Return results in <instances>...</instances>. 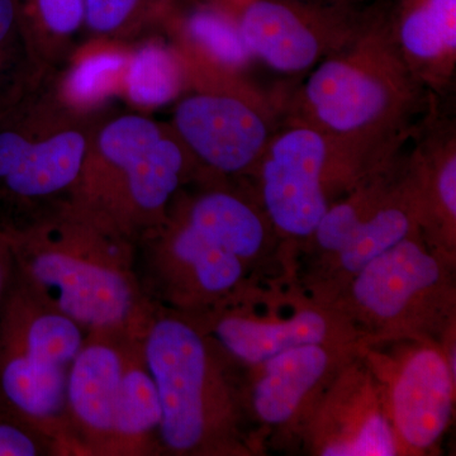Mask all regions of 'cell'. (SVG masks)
I'll list each match as a JSON object with an SVG mask.
<instances>
[{"label": "cell", "mask_w": 456, "mask_h": 456, "mask_svg": "<svg viewBox=\"0 0 456 456\" xmlns=\"http://www.w3.org/2000/svg\"><path fill=\"white\" fill-rule=\"evenodd\" d=\"M218 2L226 5V7L233 8L237 7V5L242 4V3L248 2V0H218Z\"/></svg>", "instance_id": "obj_26"}, {"label": "cell", "mask_w": 456, "mask_h": 456, "mask_svg": "<svg viewBox=\"0 0 456 456\" xmlns=\"http://www.w3.org/2000/svg\"><path fill=\"white\" fill-rule=\"evenodd\" d=\"M360 346L305 345L246 367L248 401L266 452H299L318 402Z\"/></svg>", "instance_id": "obj_14"}, {"label": "cell", "mask_w": 456, "mask_h": 456, "mask_svg": "<svg viewBox=\"0 0 456 456\" xmlns=\"http://www.w3.org/2000/svg\"><path fill=\"white\" fill-rule=\"evenodd\" d=\"M298 454L403 456L362 347L340 369L303 431Z\"/></svg>", "instance_id": "obj_16"}, {"label": "cell", "mask_w": 456, "mask_h": 456, "mask_svg": "<svg viewBox=\"0 0 456 456\" xmlns=\"http://www.w3.org/2000/svg\"><path fill=\"white\" fill-rule=\"evenodd\" d=\"M16 277L86 332L142 336L154 311L137 244L70 197L0 220Z\"/></svg>", "instance_id": "obj_2"}, {"label": "cell", "mask_w": 456, "mask_h": 456, "mask_svg": "<svg viewBox=\"0 0 456 456\" xmlns=\"http://www.w3.org/2000/svg\"><path fill=\"white\" fill-rule=\"evenodd\" d=\"M326 2L336 3V4H344L349 5V7H353L354 3L364 2V0H326Z\"/></svg>", "instance_id": "obj_27"}, {"label": "cell", "mask_w": 456, "mask_h": 456, "mask_svg": "<svg viewBox=\"0 0 456 456\" xmlns=\"http://www.w3.org/2000/svg\"><path fill=\"white\" fill-rule=\"evenodd\" d=\"M53 455L40 435L0 411V456Z\"/></svg>", "instance_id": "obj_24"}, {"label": "cell", "mask_w": 456, "mask_h": 456, "mask_svg": "<svg viewBox=\"0 0 456 456\" xmlns=\"http://www.w3.org/2000/svg\"><path fill=\"white\" fill-rule=\"evenodd\" d=\"M86 332L13 278L0 301V411L53 455L79 456L66 412L69 371Z\"/></svg>", "instance_id": "obj_8"}, {"label": "cell", "mask_w": 456, "mask_h": 456, "mask_svg": "<svg viewBox=\"0 0 456 456\" xmlns=\"http://www.w3.org/2000/svg\"><path fill=\"white\" fill-rule=\"evenodd\" d=\"M419 233H425L424 209L403 149L334 204L294 248L290 289L326 305L371 260Z\"/></svg>", "instance_id": "obj_7"}, {"label": "cell", "mask_w": 456, "mask_h": 456, "mask_svg": "<svg viewBox=\"0 0 456 456\" xmlns=\"http://www.w3.org/2000/svg\"><path fill=\"white\" fill-rule=\"evenodd\" d=\"M362 347L399 338L441 344L456 329V254L408 237L375 257L326 303Z\"/></svg>", "instance_id": "obj_9"}, {"label": "cell", "mask_w": 456, "mask_h": 456, "mask_svg": "<svg viewBox=\"0 0 456 456\" xmlns=\"http://www.w3.org/2000/svg\"><path fill=\"white\" fill-rule=\"evenodd\" d=\"M434 97L399 53L386 13L369 11L355 35L278 102L281 119L386 149L410 142Z\"/></svg>", "instance_id": "obj_4"}, {"label": "cell", "mask_w": 456, "mask_h": 456, "mask_svg": "<svg viewBox=\"0 0 456 456\" xmlns=\"http://www.w3.org/2000/svg\"><path fill=\"white\" fill-rule=\"evenodd\" d=\"M403 456L439 455L455 413L456 378L441 344L421 338L362 347Z\"/></svg>", "instance_id": "obj_12"}, {"label": "cell", "mask_w": 456, "mask_h": 456, "mask_svg": "<svg viewBox=\"0 0 456 456\" xmlns=\"http://www.w3.org/2000/svg\"><path fill=\"white\" fill-rule=\"evenodd\" d=\"M131 335L86 332L71 364L66 412L79 456H108L126 341Z\"/></svg>", "instance_id": "obj_17"}, {"label": "cell", "mask_w": 456, "mask_h": 456, "mask_svg": "<svg viewBox=\"0 0 456 456\" xmlns=\"http://www.w3.org/2000/svg\"><path fill=\"white\" fill-rule=\"evenodd\" d=\"M226 8L255 62L285 75L312 70L349 41L367 16L326 0H248Z\"/></svg>", "instance_id": "obj_13"}, {"label": "cell", "mask_w": 456, "mask_h": 456, "mask_svg": "<svg viewBox=\"0 0 456 456\" xmlns=\"http://www.w3.org/2000/svg\"><path fill=\"white\" fill-rule=\"evenodd\" d=\"M40 77L29 56L17 0H0V107Z\"/></svg>", "instance_id": "obj_23"}, {"label": "cell", "mask_w": 456, "mask_h": 456, "mask_svg": "<svg viewBox=\"0 0 456 456\" xmlns=\"http://www.w3.org/2000/svg\"><path fill=\"white\" fill-rule=\"evenodd\" d=\"M29 56L41 75H59L84 37L86 0H17Z\"/></svg>", "instance_id": "obj_21"}, {"label": "cell", "mask_w": 456, "mask_h": 456, "mask_svg": "<svg viewBox=\"0 0 456 456\" xmlns=\"http://www.w3.org/2000/svg\"><path fill=\"white\" fill-rule=\"evenodd\" d=\"M44 75L0 107V218L71 196L106 110L79 103Z\"/></svg>", "instance_id": "obj_6"}, {"label": "cell", "mask_w": 456, "mask_h": 456, "mask_svg": "<svg viewBox=\"0 0 456 456\" xmlns=\"http://www.w3.org/2000/svg\"><path fill=\"white\" fill-rule=\"evenodd\" d=\"M161 406V455L268 454L248 401L246 365L191 318L156 305L142 335Z\"/></svg>", "instance_id": "obj_3"}, {"label": "cell", "mask_w": 456, "mask_h": 456, "mask_svg": "<svg viewBox=\"0 0 456 456\" xmlns=\"http://www.w3.org/2000/svg\"><path fill=\"white\" fill-rule=\"evenodd\" d=\"M404 147L356 145L281 119L255 171V193L293 253L334 204Z\"/></svg>", "instance_id": "obj_10"}, {"label": "cell", "mask_w": 456, "mask_h": 456, "mask_svg": "<svg viewBox=\"0 0 456 456\" xmlns=\"http://www.w3.org/2000/svg\"><path fill=\"white\" fill-rule=\"evenodd\" d=\"M290 256L253 185L213 175L183 188L163 224L137 241L147 297L191 320L281 298Z\"/></svg>", "instance_id": "obj_1"}, {"label": "cell", "mask_w": 456, "mask_h": 456, "mask_svg": "<svg viewBox=\"0 0 456 456\" xmlns=\"http://www.w3.org/2000/svg\"><path fill=\"white\" fill-rule=\"evenodd\" d=\"M277 95L245 80L197 77L176 99L169 125L202 175L250 183L281 121Z\"/></svg>", "instance_id": "obj_11"}, {"label": "cell", "mask_w": 456, "mask_h": 456, "mask_svg": "<svg viewBox=\"0 0 456 456\" xmlns=\"http://www.w3.org/2000/svg\"><path fill=\"white\" fill-rule=\"evenodd\" d=\"M13 260H12L11 250L7 239H5L3 228L0 226V301L7 292L9 283L13 278Z\"/></svg>", "instance_id": "obj_25"}, {"label": "cell", "mask_w": 456, "mask_h": 456, "mask_svg": "<svg viewBox=\"0 0 456 456\" xmlns=\"http://www.w3.org/2000/svg\"><path fill=\"white\" fill-rule=\"evenodd\" d=\"M191 321L246 367L305 345L362 347L340 314L293 290L257 307L227 308Z\"/></svg>", "instance_id": "obj_15"}, {"label": "cell", "mask_w": 456, "mask_h": 456, "mask_svg": "<svg viewBox=\"0 0 456 456\" xmlns=\"http://www.w3.org/2000/svg\"><path fill=\"white\" fill-rule=\"evenodd\" d=\"M412 140L408 161L424 209L425 235L456 254V130L441 116L439 98L432 99Z\"/></svg>", "instance_id": "obj_18"}, {"label": "cell", "mask_w": 456, "mask_h": 456, "mask_svg": "<svg viewBox=\"0 0 456 456\" xmlns=\"http://www.w3.org/2000/svg\"><path fill=\"white\" fill-rule=\"evenodd\" d=\"M386 17L410 70L440 98L455 77L456 0H395Z\"/></svg>", "instance_id": "obj_19"}, {"label": "cell", "mask_w": 456, "mask_h": 456, "mask_svg": "<svg viewBox=\"0 0 456 456\" xmlns=\"http://www.w3.org/2000/svg\"><path fill=\"white\" fill-rule=\"evenodd\" d=\"M200 174L169 123L107 112L70 198L137 244L163 224L179 191Z\"/></svg>", "instance_id": "obj_5"}, {"label": "cell", "mask_w": 456, "mask_h": 456, "mask_svg": "<svg viewBox=\"0 0 456 456\" xmlns=\"http://www.w3.org/2000/svg\"><path fill=\"white\" fill-rule=\"evenodd\" d=\"M160 421V399L147 367L142 336H128L108 456L161 455Z\"/></svg>", "instance_id": "obj_20"}, {"label": "cell", "mask_w": 456, "mask_h": 456, "mask_svg": "<svg viewBox=\"0 0 456 456\" xmlns=\"http://www.w3.org/2000/svg\"><path fill=\"white\" fill-rule=\"evenodd\" d=\"M184 0H86L84 37L128 45L167 31Z\"/></svg>", "instance_id": "obj_22"}]
</instances>
